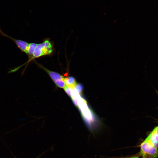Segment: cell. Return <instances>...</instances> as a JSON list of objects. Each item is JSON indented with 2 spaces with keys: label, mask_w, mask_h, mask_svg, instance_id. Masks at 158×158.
Here are the masks:
<instances>
[{
  "label": "cell",
  "mask_w": 158,
  "mask_h": 158,
  "mask_svg": "<svg viewBox=\"0 0 158 158\" xmlns=\"http://www.w3.org/2000/svg\"><path fill=\"white\" fill-rule=\"evenodd\" d=\"M0 33L2 35L8 37L12 40L22 52L26 54L29 43L23 40L14 38L6 35L2 31L0 28Z\"/></svg>",
  "instance_id": "obj_3"
},
{
  "label": "cell",
  "mask_w": 158,
  "mask_h": 158,
  "mask_svg": "<svg viewBox=\"0 0 158 158\" xmlns=\"http://www.w3.org/2000/svg\"><path fill=\"white\" fill-rule=\"evenodd\" d=\"M122 158H139L137 156H132V157H124Z\"/></svg>",
  "instance_id": "obj_11"
},
{
  "label": "cell",
  "mask_w": 158,
  "mask_h": 158,
  "mask_svg": "<svg viewBox=\"0 0 158 158\" xmlns=\"http://www.w3.org/2000/svg\"><path fill=\"white\" fill-rule=\"evenodd\" d=\"M147 158V157H143L142 158Z\"/></svg>",
  "instance_id": "obj_13"
},
{
  "label": "cell",
  "mask_w": 158,
  "mask_h": 158,
  "mask_svg": "<svg viewBox=\"0 0 158 158\" xmlns=\"http://www.w3.org/2000/svg\"><path fill=\"white\" fill-rule=\"evenodd\" d=\"M53 50V46L51 42L49 39H46L42 43L37 44L32 58L23 64L18 66V68L19 69L35 59L50 55L52 54Z\"/></svg>",
  "instance_id": "obj_1"
},
{
  "label": "cell",
  "mask_w": 158,
  "mask_h": 158,
  "mask_svg": "<svg viewBox=\"0 0 158 158\" xmlns=\"http://www.w3.org/2000/svg\"><path fill=\"white\" fill-rule=\"evenodd\" d=\"M37 44L34 43H29L26 54L28 55L29 59L32 57Z\"/></svg>",
  "instance_id": "obj_7"
},
{
  "label": "cell",
  "mask_w": 158,
  "mask_h": 158,
  "mask_svg": "<svg viewBox=\"0 0 158 158\" xmlns=\"http://www.w3.org/2000/svg\"><path fill=\"white\" fill-rule=\"evenodd\" d=\"M36 63L40 68L47 73L54 82L59 80L64 79V77L59 73L49 70L37 62Z\"/></svg>",
  "instance_id": "obj_5"
},
{
  "label": "cell",
  "mask_w": 158,
  "mask_h": 158,
  "mask_svg": "<svg viewBox=\"0 0 158 158\" xmlns=\"http://www.w3.org/2000/svg\"><path fill=\"white\" fill-rule=\"evenodd\" d=\"M64 89L67 95L71 97L72 95L73 91L74 89H72L66 85L64 88Z\"/></svg>",
  "instance_id": "obj_10"
},
{
  "label": "cell",
  "mask_w": 158,
  "mask_h": 158,
  "mask_svg": "<svg viewBox=\"0 0 158 158\" xmlns=\"http://www.w3.org/2000/svg\"><path fill=\"white\" fill-rule=\"evenodd\" d=\"M45 152H44V153H42V154H41L40 155H39V156H38V157H36L35 158H39V157H40L41 156H42L43 154H44V153Z\"/></svg>",
  "instance_id": "obj_12"
},
{
  "label": "cell",
  "mask_w": 158,
  "mask_h": 158,
  "mask_svg": "<svg viewBox=\"0 0 158 158\" xmlns=\"http://www.w3.org/2000/svg\"><path fill=\"white\" fill-rule=\"evenodd\" d=\"M140 154L143 157L158 158V150L147 141L145 140L140 145Z\"/></svg>",
  "instance_id": "obj_2"
},
{
  "label": "cell",
  "mask_w": 158,
  "mask_h": 158,
  "mask_svg": "<svg viewBox=\"0 0 158 158\" xmlns=\"http://www.w3.org/2000/svg\"><path fill=\"white\" fill-rule=\"evenodd\" d=\"M83 89V87L82 84L77 83L75 86L74 89L80 94L82 92Z\"/></svg>",
  "instance_id": "obj_9"
},
{
  "label": "cell",
  "mask_w": 158,
  "mask_h": 158,
  "mask_svg": "<svg viewBox=\"0 0 158 158\" xmlns=\"http://www.w3.org/2000/svg\"><path fill=\"white\" fill-rule=\"evenodd\" d=\"M157 148L158 147V126L155 127L145 140Z\"/></svg>",
  "instance_id": "obj_4"
},
{
  "label": "cell",
  "mask_w": 158,
  "mask_h": 158,
  "mask_svg": "<svg viewBox=\"0 0 158 158\" xmlns=\"http://www.w3.org/2000/svg\"><path fill=\"white\" fill-rule=\"evenodd\" d=\"M64 78L54 82L56 85L60 88H64L66 85L64 81Z\"/></svg>",
  "instance_id": "obj_8"
},
{
  "label": "cell",
  "mask_w": 158,
  "mask_h": 158,
  "mask_svg": "<svg viewBox=\"0 0 158 158\" xmlns=\"http://www.w3.org/2000/svg\"><path fill=\"white\" fill-rule=\"evenodd\" d=\"M64 81L67 86L72 89H74L77 83L75 78L73 76H69L64 77Z\"/></svg>",
  "instance_id": "obj_6"
}]
</instances>
